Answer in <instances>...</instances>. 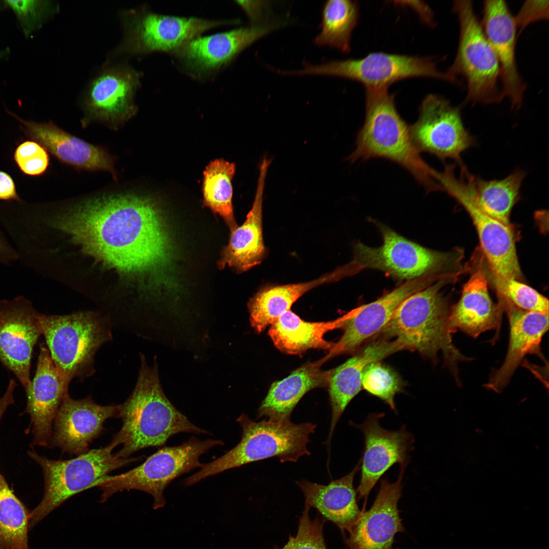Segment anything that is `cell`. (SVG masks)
<instances>
[{
	"mask_svg": "<svg viewBox=\"0 0 549 549\" xmlns=\"http://www.w3.org/2000/svg\"><path fill=\"white\" fill-rule=\"evenodd\" d=\"M164 215L151 197L135 193L86 200L55 224L85 254L143 286L170 289L174 249Z\"/></svg>",
	"mask_w": 549,
	"mask_h": 549,
	"instance_id": "cell-1",
	"label": "cell"
},
{
	"mask_svg": "<svg viewBox=\"0 0 549 549\" xmlns=\"http://www.w3.org/2000/svg\"><path fill=\"white\" fill-rule=\"evenodd\" d=\"M140 358L135 387L120 405L118 416L121 418L122 426L112 439L123 447L116 454L128 458L142 449L161 447L179 433L208 434L191 422L165 395L156 361L150 367L142 353Z\"/></svg>",
	"mask_w": 549,
	"mask_h": 549,
	"instance_id": "cell-2",
	"label": "cell"
},
{
	"mask_svg": "<svg viewBox=\"0 0 549 549\" xmlns=\"http://www.w3.org/2000/svg\"><path fill=\"white\" fill-rule=\"evenodd\" d=\"M364 124L355 148L347 158L350 163L381 158L407 170L426 192L439 191L437 170L429 165L414 145L409 126L399 114L387 87L366 88Z\"/></svg>",
	"mask_w": 549,
	"mask_h": 549,
	"instance_id": "cell-3",
	"label": "cell"
},
{
	"mask_svg": "<svg viewBox=\"0 0 549 549\" xmlns=\"http://www.w3.org/2000/svg\"><path fill=\"white\" fill-rule=\"evenodd\" d=\"M455 278L440 279L409 295L380 332L394 338L401 350L417 351L431 357L441 351L458 379V363L468 359L452 343L448 325L450 309L440 292Z\"/></svg>",
	"mask_w": 549,
	"mask_h": 549,
	"instance_id": "cell-4",
	"label": "cell"
},
{
	"mask_svg": "<svg viewBox=\"0 0 549 549\" xmlns=\"http://www.w3.org/2000/svg\"><path fill=\"white\" fill-rule=\"evenodd\" d=\"M242 429L239 442L218 459L203 464L200 470L187 478L186 485H192L203 479L226 470L272 457L282 463L296 462L303 455H309L307 445L310 435L316 424L311 422L295 424L290 419L251 420L242 414L237 419Z\"/></svg>",
	"mask_w": 549,
	"mask_h": 549,
	"instance_id": "cell-5",
	"label": "cell"
},
{
	"mask_svg": "<svg viewBox=\"0 0 549 549\" xmlns=\"http://www.w3.org/2000/svg\"><path fill=\"white\" fill-rule=\"evenodd\" d=\"M40 323L51 358L67 378L83 381L94 375L97 352L112 340L113 325L106 315L90 311L41 314Z\"/></svg>",
	"mask_w": 549,
	"mask_h": 549,
	"instance_id": "cell-6",
	"label": "cell"
},
{
	"mask_svg": "<svg viewBox=\"0 0 549 549\" xmlns=\"http://www.w3.org/2000/svg\"><path fill=\"white\" fill-rule=\"evenodd\" d=\"M118 445L112 439L104 447L89 449L65 460L49 459L33 449L29 450V456L41 467L44 480L43 497L31 511L29 531L72 497L95 487V483L109 473L139 459L121 458L113 453Z\"/></svg>",
	"mask_w": 549,
	"mask_h": 549,
	"instance_id": "cell-7",
	"label": "cell"
},
{
	"mask_svg": "<svg viewBox=\"0 0 549 549\" xmlns=\"http://www.w3.org/2000/svg\"><path fill=\"white\" fill-rule=\"evenodd\" d=\"M460 35L455 58L446 72L454 82L462 76L467 83L466 101L473 104H497L504 98L501 70L496 55L475 13L471 1H455Z\"/></svg>",
	"mask_w": 549,
	"mask_h": 549,
	"instance_id": "cell-8",
	"label": "cell"
},
{
	"mask_svg": "<svg viewBox=\"0 0 549 549\" xmlns=\"http://www.w3.org/2000/svg\"><path fill=\"white\" fill-rule=\"evenodd\" d=\"M122 38L106 62L120 57L140 56L156 52H171L203 32L236 20H209L155 13L146 6L119 12Z\"/></svg>",
	"mask_w": 549,
	"mask_h": 549,
	"instance_id": "cell-9",
	"label": "cell"
},
{
	"mask_svg": "<svg viewBox=\"0 0 549 549\" xmlns=\"http://www.w3.org/2000/svg\"><path fill=\"white\" fill-rule=\"evenodd\" d=\"M383 238L379 247L358 242L352 261L347 264L350 276L364 268L377 269L398 280L408 281L428 276H453L460 255L424 248L378 224Z\"/></svg>",
	"mask_w": 549,
	"mask_h": 549,
	"instance_id": "cell-10",
	"label": "cell"
},
{
	"mask_svg": "<svg viewBox=\"0 0 549 549\" xmlns=\"http://www.w3.org/2000/svg\"><path fill=\"white\" fill-rule=\"evenodd\" d=\"M219 440L200 441L192 437L183 444L159 449L139 466L114 476L107 475L95 484L102 491L100 502L106 501L114 494L136 490L152 496L153 508L163 507L165 489L174 479L203 464L199 457L210 448L224 445Z\"/></svg>",
	"mask_w": 549,
	"mask_h": 549,
	"instance_id": "cell-11",
	"label": "cell"
},
{
	"mask_svg": "<svg viewBox=\"0 0 549 549\" xmlns=\"http://www.w3.org/2000/svg\"><path fill=\"white\" fill-rule=\"evenodd\" d=\"M455 165L447 164L438 174L441 191L446 192L466 209L476 228L481 248L491 272L520 281L522 273L510 226L488 216L479 207L476 197L475 176L464 166L460 175L454 174Z\"/></svg>",
	"mask_w": 549,
	"mask_h": 549,
	"instance_id": "cell-12",
	"label": "cell"
},
{
	"mask_svg": "<svg viewBox=\"0 0 549 549\" xmlns=\"http://www.w3.org/2000/svg\"><path fill=\"white\" fill-rule=\"evenodd\" d=\"M288 75H326L355 80L366 87H387L402 79L426 77L453 83L447 73L437 68L432 58L382 52H373L360 59L333 60L313 65L307 62L300 70L288 71Z\"/></svg>",
	"mask_w": 549,
	"mask_h": 549,
	"instance_id": "cell-13",
	"label": "cell"
},
{
	"mask_svg": "<svg viewBox=\"0 0 549 549\" xmlns=\"http://www.w3.org/2000/svg\"><path fill=\"white\" fill-rule=\"evenodd\" d=\"M264 22L204 37H197L170 52L175 64L192 78L211 76L231 62L244 49L284 25Z\"/></svg>",
	"mask_w": 549,
	"mask_h": 549,
	"instance_id": "cell-14",
	"label": "cell"
},
{
	"mask_svg": "<svg viewBox=\"0 0 549 549\" xmlns=\"http://www.w3.org/2000/svg\"><path fill=\"white\" fill-rule=\"evenodd\" d=\"M409 130L420 153H429L442 161L453 159L460 166L461 154L475 143L464 126L460 109L435 94L423 99L419 117Z\"/></svg>",
	"mask_w": 549,
	"mask_h": 549,
	"instance_id": "cell-15",
	"label": "cell"
},
{
	"mask_svg": "<svg viewBox=\"0 0 549 549\" xmlns=\"http://www.w3.org/2000/svg\"><path fill=\"white\" fill-rule=\"evenodd\" d=\"M141 77L126 62H105L83 93L87 116L113 125L130 119L137 110L134 99Z\"/></svg>",
	"mask_w": 549,
	"mask_h": 549,
	"instance_id": "cell-16",
	"label": "cell"
},
{
	"mask_svg": "<svg viewBox=\"0 0 549 549\" xmlns=\"http://www.w3.org/2000/svg\"><path fill=\"white\" fill-rule=\"evenodd\" d=\"M41 314L22 297L0 301V361L24 389L31 380L33 349L42 334Z\"/></svg>",
	"mask_w": 549,
	"mask_h": 549,
	"instance_id": "cell-17",
	"label": "cell"
},
{
	"mask_svg": "<svg viewBox=\"0 0 549 549\" xmlns=\"http://www.w3.org/2000/svg\"><path fill=\"white\" fill-rule=\"evenodd\" d=\"M383 414H371L360 424L353 423L362 433L364 447L360 460L361 477L356 489L365 503L372 489L393 465H407L413 449L414 438L404 426L396 431L383 428L379 420Z\"/></svg>",
	"mask_w": 549,
	"mask_h": 549,
	"instance_id": "cell-18",
	"label": "cell"
},
{
	"mask_svg": "<svg viewBox=\"0 0 549 549\" xmlns=\"http://www.w3.org/2000/svg\"><path fill=\"white\" fill-rule=\"evenodd\" d=\"M407 465L400 466L395 482L380 481L379 492L368 510L362 511L346 539L348 549H392L396 533L404 532L398 503L402 497V479Z\"/></svg>",
	"mask_w": 549,
	"mask_h": 549,
	"instance_id": "cell-19",
	"label": "cell"
},
{
	"mask_svg": "<svg viewBox=\"0 0 549 549\" xmlns=\"http://www.w3.org/2000/svg\"><path fill=\"white\" fill-rule=\"evenodd\" d=\"M119 408L120 405H98L89 395L74 400L67 393L54 418L48 447L76 455L85 453L101 434L106 420L118 416Z\"/></svg>",
	"mask_w": 549,
	"mask_h": 549,
	"instance_id": "cell-20",
	"label": "cell"
},
{
	"mask_svg": "<svg viewBox=\"0 0 549 549\" xmlns=\"http://www.w3.org/2000/svg\"><path fill=\"white\" fill-rule=\"evenodd\" d=\"M71 381L55 366L47 347L42 344L35 376L25 388V412L30 416L33 435L32 446L48 447L54 418Z\"/></svg>",
	"mask_w": 549,
	"mask_h": 549,
	"instance_id": "cell-21",
	"label": "cell"
},
{
	"mask_svg": "<svg viewBox=\"0 0 549 549\" xmlns=\"http://www.w3.org/2000/svg\"><path fill=\"white\" fill-rule=\"evenodd\" d=\"M440 279L437 276H428L408 281L377 300L347 313L343 335L324 358L327 360L353 352L365 340L384 328L405 298Z\"/></svg>",
	"mask_w": 549,
	"mask_h": 549,
	"instance_id": "cell-22",
	"label": "cell"
},
{
	"mask_svg": "<svg viewBox=\"0 0 549 549\" xmlns=\"http://www.w3.org/2000/svg\"><path fill=\"white\" fill-rule=\"evenodd\" d=\"M481 24L499 63L504 98L512 108L517 109L522 106L526 85L516 60L517 28L514 16L505 1L487 0L483 4Z\"/></svg>",
	"mask_w": 549,
	"mask_h": 549,
	"instance_id": "cell-23",
	"label": "cell"
},
{
	"mask_svg": "<svg viewBox=\"0 0 549 549\" xmlns=\"http://www.w3.org/2000/svg\"><path fill=\"white\" fill-rule=\"evenodd\" d=\"M507 313L509 323L507 352L501 367L492 374L485 387L500 392L507 386L524 358L536 354L541 358L540 344L548 329V314L528 311L500 300Z\"/></svg>",
	"mask_w": 549,
	"mask_h": 549,
	"instance_id": "cell-24",
	"label": "cell"
},
{
	"mask_svg": "<svg viewBox=\"0 0 549 549\" xmlns=\"http://www.w3.org/2000/svg\"><path fill=\"white\" fill-rule=\"evenodd\" d=\"M271 161L265 156L260 164L252 208L245 222L231 231L229 243L224 249L219 262L221 268L228 265L242 272L261 263L266 256L262 230L263 196L267 170Z\"/></svg>",
	"mask_w": 549,
	"mask_h": 549,
	"instance_id": "cell-25",
	"label": "cell"
},
{
	"mask_svg": "<svg viewBox=\"0 0 549 549\" xmlns=\"http://www.w3.org/2000/svg\"><path fill=\"white\" fill-rule=\"evenodd\" d=\"M502 309L492 300L487 275L480 267L465 284L460 299L450 309V332L460 330L476 338L486 331L499 328Z\"/></svg>",
	"mask_w": 549,
	"mask_h": 549,
	"instance_id": "cell-26",
	"label": "cell"
},
{
	"mask_svg": "<svg viewBox=\"0 0 549 549\" xmlns=\"http://www.w3.org/2000/svg\"><path fill=\"white\" fill-rule=\"evenodd\" d=\"M400 348L394 341L381 340L330 370L328 388L331 419L326 444L329 445L336 426L347 406L361 389L364 371L370 363L379 361Z\"/></svg>",
	"mask_w": 549,
	"mask_h": 549,
	"instance_id": "cell-27",
	"label": "cell"
},
{
	"mask_svg": "<svg viewBox=\"0 0 549 549\" xmlns=\"http://www.w3.org/2000/svg\"><path fill=\"white\" fill-rule=\"evenodd\" d=\"M360 466L359 461L348 474L326 485L306 480L296 482L303 494L304 506L315 508L325 521L333 523L343 533L350 530L361 512L353 484Z\"/></svg>",
	"mask_w": 549,
	"mask_h": 549,
	"instance_id": "cell-28",
	"label": "cell"
},
{
	"mask_svg": "<svg viewBox=\"0 0 549 549\" xmlns=\"http://www.w3.org/2000/svg\"><path fill=\"white\" fill-rule=\"evenodd\" d=\"M18 119L30 137L62 162L81 169L107 171L116 178L113 160L101 147L65 132L51 122L39 124Z\"/></svg>",
	"mask_w": 549,
	"mask_h": 549,
	"instance_id": "cell-29",
	"label": "cell"
},
{
	"mask_svg": "<svg viewBox=\"0 0 549 549\" xmlns=\"http://www.w3.org/2000/svg\"><path fill=\"white\" fill-rule=\"evenodd\" d=\"M324 358L307 363L284 379L274 382L258 409V417L273 420L290 419L301 399L309 391L327 387L330 370L324 371Z\"/></svg>",
	"mask_w": 549,
	"mask_h": 549,
	"instance_id": "cell-30",
	"label": "cell"
},
{
	"mask_svg": "<svg viewBox=\"0 0 549 549\" xmlns=\"http://www.w3.org/2000/svg\"><path fill=\"white\" fill-rule=\"evenodd\" d=\"M341 266L314 280L287 285H269L261 289L249 300L248 308L251 326L257 333L262 332L293 304L311 289L323 284L345 277Z\"/></svg>",
	"mask_w": 549,
	"mask_h": 549,
	"instance_id": "cell-31",
	"label": "cell"
},
{
	"mask_svg": "<svg viewBox=\"0 0 549 549\" xmlns=\"http://www.w3.org/2000/svg\"><path fill=\"white\" fill-rule=\"evenodd\" d=\"M347 318L346 314L332 321L308 322L289 310L270 325L268 333L275 347L288 354L301 355L312 349L329 351L334 343L325 340L324 335L342 328Z\"/></svg>",
	"mask_w": 549,
	"mask_h": 549,
	"instance_id": "cell-32",
	"label": "cell"
},
{
	"mask_svg": "<svg viewBox=\"0 0 549 549\" xmlns=\"http://www.w3.org/2000/svg\"><path fill=\"white\" fill-rule=\"evenodd\" d=\"M526 173L516 170L500 180H486L475 177L477 204L481 210L492 218L510 226V216L520 199V189Z\"/></svg>",
	"mask_w": 549,
	"mask_h": 549,
	"instance_id": "cell-33",
	"label": "cell"
},
{
	"mask_svg": "<svg viewBox=\"0 0 549 549\" xmlns=\"http://www.w3.org/2000/svg\"><path fill=\"white\" fill-rule=\"evenodd\" d=\"M356 1L329 0L323 8L321 32L314 39L319 46H328L343 53L350 50L351 33L358 18Z\"/></svg>",
	"mask_w": 549,
	"mask_h": 549,
	"instance_id": "cell-34",
	"label": "cell"
},
{
	"mask_svg": "<svg viewBox=\"0 0 549 549\" xmlns=\"http://www.w3.org/2000/svg\"><path fill=\"white\" fill-rule=\"evenodd\" d=\"M30 511L15 495L0 470V549H29Z\"/></svg>",
	"mask_w": 549,
	"mask_h": 549,
	"instance_id": "cell-35",
	"label": "cell"
},
{
	"mask_svg": "<svg viewBox=\"0 0 549 549\" xmlns=\"http://www.w3.org/2000/svg\"><path fill=\"white\" fill-rule=\"evenodd\" d=\"M234 163L223 159L211 162L203 172V203L225 221L231 231L236 224L232 206V180L234 175Z\"/></svg>",
	"mask_w": 549,
	"mask_h": 549,
	"instance_id": "cell-36",
	"label": "cell"
},
{
	"mask_svg": "<svg viewBox=\"0 0 549 549\" xmlns=\"http://www.w3.org/2000/svg\"><path fill=\"white\" fill-rule=\"evenodd\" d=\"M490 280L501 297L508 302L528 311L548 314V300L537 291L518 280L505 278L491 272Z\"/></svg>",
	"mask_w": 549,
	"mask_h": 549,
	"instance_id": "cell-37",
	"label": "cell"
},
{
	"mask_svg": "<svg viewBox=\"0 0 549 549\" xmlns=\"http://www.w3.org/2000/svg\"><path fill=\"white\" fill-rule=\"evenodd\" d=\"M362 386L370 394L386 403L395 411L394 396L403 387V381L398 374L389 366L379 361L372 362L365 368Z\"/></svg>",
	"mask_w": 549,
	"mask_h": 549,
	"instance_id": "cell-38",
	"label": "cell"
},
{
	"mask_svg": "<svg viewBox=\"0 0 549 549\" xmlns=\"http://www.w3.org/2000/svg\"><path fill=\"white\" fill-rule=\"evenodd\" d=\"M3 5L14 12L26 35L40 27L59 10L57 4L48 1H4Z\"/></svg>",
	"mask_w": 549,
	"mask_h": 549,
	"instance_id": "cell-39",
	"label": "cell"
},
{
	"mask_svg": "<svg viewBox=\"0 0 549 549\" xmlns=\"http://www.w3.org/2000/svg\"><path fill=\"white\" fill-rule=\"evenodd\" d=\"M310 508L304 506L299 518L298 530L295 536H290L287 542L281 548L273 549H328L323 536L325 521L310 516Z\"/></svg>",
	"mask_w": 549,
	"mask_h": 549,
	"instance_id": "cell-40",
	"label": "cell"
},
{
	"mask_svg": "<svg viewBox=\"0 0 549 549\" xmlns=\"http://www.w3.org/2000/svg\"><path fill=\"white\" fill-rule=\"evenodd\" d=\"M14 158L20 170L29 175H39L44 173L49 162L45 148L34 141H26L19 145Z\"/></svg>",
	"mask_w": 549,
	"mask_h": 549,
	"instance_id": "cell-41",
	"label": "cell"
},
{
	"mask_svg": "<svg viewBox=\"0 0 549 549\" xmlns=\"http://www.w3.org/2000/svg\"><path fill=\"white\" fill-rule=\"evenodd\" d=\"M548 1L545 0H529L524 2L514 17L518 35L532 23L548 19Z\"/></svg>",
	"mask_w": 549,
	"mask_h": 549,
	"instance_id": "cell-42",
	"label": "cell"
},
{
	"mask_svg": "<svg viewBox=\"0 0 549 549\" xmlns=\"http://www.w3.org/2000/svg\"><path fill=\"white\" fill-rule=\"evenodd\" d=\"M235 2L243 9L251 21L257 24H261L259 23L260 20L269 15V5L265 2L236 1Z\"/></svg>",
	"mask_w": 549,
	"mask_h": 549,
	"instance_id": "cell-43",
	"label": "cell"
},
{
	"mask_svg": "<svg viewBox=\"0 0 549 549\" xmlns=\"http://www.w3.org/2000/svg\"><path fill=\"white\" fill-rule=\"evenodd\" d=\"M12 199H18L14 181L9 174L0 171V200Z\"/></svg>",
	"mask_w": 549,
	"mask_h": 549,
	"instance_id": "cell-44",
	"label": "cell"
},
{
	"mask_svg": "<svg viewBox=\"0 0 549 549\" xmlns=\"http://www.w3.org/2000/svg\"><path fill=\"white\" fill-rule=\"evenodd\" d=\"M16 386L15 381L11 379L6 391L3 396L0 397V421L8 407L14 402V391Z\"/></svg>",
	"mask_w": 549,
	"mask_h": 549,
	"instance_id": "cell-45",
	"label": "cell"
},
{
	"mask_svg": "<svg viewBox=\"0 0 549 549\" xmlns=\"http://www.w3.org/2000/svg\"><path fill=\"white\" fill-rule=\"evenodd\" d=\"M14 253L8 246L0 234V261H9L14 258Z\"/></svg>",
	"mask_w": 549,
	"mask_h": 549,
	"instance_id": "cell-46",
	"label": "cell"
},
{
	"mask_svg": "<svg viewBox=\"0 0 549 549\" xmlns=\"http://www.w3.org/2000/svg\"><path fill=\"white\" fill-rule=\"evenodd\" d=\"M4 54H5L4 52H0V59L2 57V56L4 55Z\"/></svg>",
	"mask_w": 549,
	"mask_h": 549,
	"instance_id": "cell-47",
	"label": "cell"
}]
</instances>
